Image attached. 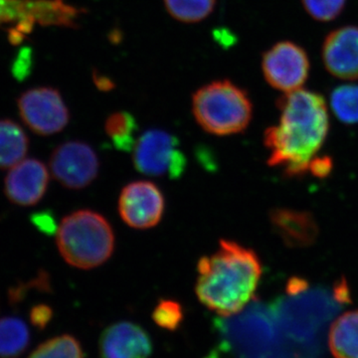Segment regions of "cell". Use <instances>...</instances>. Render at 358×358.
Wrapping results in <instances>:
<instances>
[{
    "label": "cell",
    "mask_w": 358,
    "mask_h": 358,
    "mask_svg": "<svg viewBox=\"0 0 358 358\" xmlns=\"http://www.w3.org/2000/svg\"><path fill=\"white\" fill-rule=\"evenodd\" d=\"M56 243L66 263L89 270L109 260L114 252L115 238L107 219L95 211L83 209L63 218Z\"/></svg>",
    "instance_id": "3957f363"
},
{
    "label": "cell",
    "mask_w": 358,
    "mask_h": 358,
    "mask_svg": "<svg viewBox=\"0 0 358 358\" xmlns=\"http://www.w3.org/2000/svg\"><path fill=\"white\" fill-rule=\"evenodd\" d=\"M308 15L327 22L336 20L345 9L346 0H301Z\"/></svg>",
    "instance_id": "603a6c76"
},
{
    "label": "cell",
    "mask_w": 358,
    "mask_h": 358,
    "mask_svg": "<svg viewBox=\"0 0 358 358\" xmlns=\"http://www.w3.org/2000/svg\"><path fill=\"white\" fill-rule=\"evenodd\" d=\"M264 77L270 86L284 93L301 89L310 73L307 52L298 44L282 41L263 55Z\"/></svg>",
    "instance_id": "ba28073f"
},
{
    "label": "cell",
    "mask_w": 358,
    "mask_h": 358,
    "mask_svg": "<svg viewBox=\"0 0 358 358\" xmlns=\"http://www.w3.org/2000/svg\"><path fill=\"white\" fill-rule=\"evenodd\" d=\"M182 306L173 300H160L152 313V319L157 326L174 331L183 322Z\"/></svg>",
    "instance_id": "7402d4cb"
},
{
    "label": "cell",
    "mask_w": 358,
    "mask_h": 358,
    "mask_svg": "<svg viewBox=\"0 0 358 358\" xmlns=\"http://www.w3.org/2000/svg\"><path fill=\"white\" fill-rule=\"evenodd\" d=\"M21 120L33 133L49 136L60 133L70 121V113L57 89L36 87L17 99Z\"/></svg>",
    "instance_id": "8992f818"
},
{
    "label": "cell",
    "mask_w": 358,
    "mask_h": 358,
    "mask_svg": "<svg viewBox=\"0 0 358 358\" xmlns=\"http://www.w3.org/2000/svg\"><path fill=\"white\" fill-rule=\"evenodd\" d=\"M195 293L202 305L223 317L243 310L253 299L262 275V265L252 249L222 240L215 253L197 265Z\"/></svg>",
    "instance_id": "7a4b0ae2"
},
{
    "label": "cell",
    "mask_w": 358,
    "mask_h": 358,
    "mask_svg": "<svg viewBox=\"0 0 358 358\" xmlns=\"http://www.w3.org/2000/svg\"><path fill=\"white\" fill-rule=\"evenodd\" d=\"M329 345L336 358H358V310L343 313L334 322Z\"/></svg>",
    "instance_id": "5bb4252c"
},
{
    "label": "cell",
    "mask_w": 358,
    "mask_h": 358,
    "mask_svg": "<svg viewBox=\"0 0 358 358\" xmlns=\"http://www.w3.org/2000/svg\"><path fill=\"white\" fill-rule=\"evenodd\" d=\"M331 107L343 124H357L358 85H343L334 89L331 95Z\"/></svg>",
    "instance_id": "44dd1931"
},
{
    "label": "cell",
    "mask_w": 358,
    "mask_h": 358,
    "mask_svg": "<svg viewBox=\"0 0 358 358\" xmlns=\"http://www.w3.org/2000/svg\"><path fill=\"white\" fill-rule=\"evenodd\" d=\"M138 122L129 112H115L108 117L105 131L109 136L115 150L119 152H131L136 143Z\"/></svg>",
    "instance_id": "ac0fdd59"
},
{
    "label": "cell",
    "mask_w": 358,
    "mask_h": 358,
    "mask_svg": "<svg viewBox=\"0 0 358 358\" xmlns=\"http://www.w3.org/2000/svg\"><path fill=\"white\" fill-rule=\"evenodd\" d=\"M29 138L24 129L13 120H0V169H10L24 159Z\"/></svg>",
    "instance_id": "9a60e30c"
},
{
    "label": "cell",
    "mask_w": 358,
    "mask_h": 358,
    "mask_svg": "<svg viewBox=\"0 0 358 358\" xmlns=\"http://www.w3.org/2000/svg\"><path fill=\"white\" fill-rule=\"evenodd\" d=\"M167 13L183 23L206 20L215 8L216 0H164Z\"/></svg>",
    "instance_id": "d6986e66"
},
{
    "label": "cell",
    "mask_w": 358,
    "mask_h": 358,
    "mask_svg": "<svg viewBox=\"0 0 358 358\" xmlns=\"http://www.w3.org/2000/svg\"><path fill=\"white\" fill-rule=\"evenodd\" d=\"M94 82H95L96 88L102 90V91H110L115 87L112 80L103 75L99 74V73L94 74Z\"/></svg>",
    "instance_id": "83f0119b"
},
{
    "label": "cell",
    "mask_w": 358,
    "mask_h": 358,
    "mask_svg": "<svg viewBox=\"0 0 358 358\" xmlns=\"http://www.w3.org/2000/svg\"><path fill=\"white\" fill-rule=\"evenodd\" d=\"M28 358H84V352L74 336L61 334L37 346Z\"/></svg>",
    "instance_id": "ffe728a7"
},
{
    "label": "cell",
    "mask_w": 358,
    "mask_h": 358,
    "mask_svg": "<svg viewBox=\"0 0 358 358\" xmlns=\"http://www.w3.org/2000/svg\"><path fill=\"white\" fill-rule=\"evenodd\" d=\"M271 225L287 247L306 248L319 237V225L312 213L291 208L271 211Z\"/></svg>",
    "instance_id": "4fadbf2b"
},
{
    "label": "cell",
    "mask_w": 358,
    "mask_h": 358,
    "mask_svg": "<svg viewBox=\"0 0 358 358\" xmlns=\"http://www.w3.org/2000/svg\"><path fill=\"white\" fill-rule=\"evenodd\" d=\"M322 55L324 67L333 76L358 80V26H343L329 33Z\"/></svg>",
    "instance_id": "8fae6325"
},
{
    "label": "cell",
    "mask_w": 358,
    "mask_h": 358,
    "mask_svg": "<svg viewBox=\"0 0 358 358\" xmlns=\"http://www.w3.org/2000/svg\"><path fill=\"white\" fill-rule=\"evenodd\" d=\"M30 322L35 329L42 331L53 319V310L50 306L39 303L34 306L29 313Z\"/></svg>",
    "instance_id": "4316f807"
},
{
    "label": "cell",
    "mask_w": 358,
    "mask_h": 358,
    "mask_svg": "<svg viewBox=\"0 0 358 358\" xmlns=\"http://www.w3.org/2000/svg\"><path fill=\"white\" fill-rule=\"evenodd\" d=\"M49 185V171L41 160L26 159L11 167L4 179L7 199L21 207L41 201Z\"/></svg>",
    "instance_id": "30bf717a"
},
{
    "label": "cell",
    "mask_w": 358,
    "mask_h": 358,
    "mask_svg": "<svg viewBox=\"0 0 358 358\" xmlns=\"http://www.w3.org/2000/svg\"><path fill=\"white\" fill-rule=\"evenodd\" d=\"M30 222L42 234L46 236L57 234V221L50 210L36 211L30 215Z\"/></svg>",
    "instance_id": "484cf974"
},
{
    "label": "cell",
    "mask_w": 358,
    "mask_h": 358,
    "mask_svg": "<svg viewBox=\"0 0 358 358\" xmlns=\"http://www.w3.org/2000/svg\"><path fill=\"white\" fill-rule=\"evenodd\" d=\"M30 343L27 324L20 317L0 319V358H20Z\"/></svg>",
    "instance_id": "e0dca14e"
},
{
    "label": "cell",
    "mask_w": 358,
    "mask_h": 358,
    "mask_svg": "<svg viewBox=\"0 0 358 358\" xmlns=\"http://www.w3.org/2000/svg\"><path fill=\"white\" fill-rule=\"evenodd\" d=\"M34 65V57H33V51L30 47H23L16 54L14 58L13 66H11V73H13L14 79L18 82H23L31 75Z\"/></svg>",
    "instance_id": "d4e9b609"
},
{
    "label": "cell",
    "mask_w": 358,
    "mask_h": 358,
    "mask_svg": "<svg viewBox=\"0 0 358 358\" xmlns=\"http://www.w3.org/2000/svg\"><path fill=\"white\" fill-rule=\"evenodd\" d=\"M36 288L42 292H50L51 285L49 275L44 271H41L35 279L28 282V284H21L18 286L13 287L8 291V300L10 305H18L24 300L26 292L29 288Z\"/></svg>",
    "instance_id": "cb8c5ba5"
},
{
    "label": "cell",
    "mask_w": 358,
    "mask_h": 358,
    "mask_svg": "<svg viewBox=\"0 0 358 358\" xmlns=\"http://www.w3.org/2000/svg\"><path fill=\"white\" fill-rule=\"evenodd\" d=\"M166 201L159 186L150 181L129 183L119 199L120 215L134 229L155 227L164 216Z\"/></svg>",
    "instance_id": "9c48e42d"
},
{
    "label": "cell",
    "mask_w": 358,
    "mask_h": 358,
    "mask_svg": "<svg viewBox=\"0 0 358 358\" xmlns=\"http://www.w3.org/2000/svg\"><path fill=\"white\" fill-rule=\"evenodd\" d=\"M38 0H0V25L14 23L9 29L26 36L37 24Z\"/></svg>",
    "instance_id": "2e32d148"
},
{
    "label": "cell",
    "mask_w": 358,
    "mask_h": 358,
    "mask_svg": "<svg viewBox=\"0 0 358 358\" xmlns=\"http://www.w3.org/2000/svg\"><path fill=\"white\" fill-rule=\"evenodd\" d=\"M133 150L134 167L145 176L178 179L187 167L178 138L162 129H148L136 141Z\"/></svg>",
    "instance_id": "5b68a950"
},
{
    "label": "cell",
    "mask_w": 358,
    "mask_h": 358,
    "mask_svg": "<svg viewBox=\"0 0 358 358\" xmlns=\"http://www.w3.org/2000/svg\"><path fill=\"white\" fill-rule=\"evenodd\" d=\"M50 171L53 178L68 189H83L98 176L100 160L88 143L70 141L52 152Z\"/></svg>",
    "instance_id": "52a82bcc"
},
{
    "label": "cell",
    "mask_w": 358,
    "mask_h": 358,
    "mask_svg": "<svg viewBox=\"0 0 358 358\" xmlns=\"http://www.w3.org/2000/svg\"><path fill=\"white\" fill-rule=\"evenodd\" d=\"M279 124L266 129L264 143L268 164L285 176L296 178L310 173L329 131L326 100L305 89L285 94L278 101Z\"/></svg>",
    "instance_id": "6da1fadb"
},
{
    "label": "cell",
    "mask_w": 358,
    "mask_h": 358,
    "mask_svg": "<svg viewBox=\"0 0 358 358\" xmlns=\"http://www.w3.org/2000/svg\"><path fill=\"white\" fill-rule=\"evenodd\" d=\"M192 112L205 131L215 136L242 133L253 115L251 99L244 89L220 80L205 85L192 96Z\"/></svg>",
    "instance_id": "277c9868"
},
{
    "label": "cell",
    "mask_w": 358,
    "mask_h": 358,
    "mask_svg": "<svg viewBox=\"0 0 358 358\" xmlns=\"http://www.w3.org/2000/svg\"><path fill=\"white\" fill-rule=\"evenodd\" d=\"M102 358H150L152 343L145 329L131 322L108 327L99 341Z\"/></svg>",
    "instance_id": "7c38bea8"
}]
</instances>
